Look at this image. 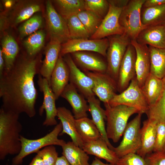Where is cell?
I'll use <instances>...</instances> for the list:
<instances>
[{
    "mask_svg": "<svg viewBox=\"0 0 165 165\" xmlns=\"http://www.w3.org/2000/svg\"><path fill=\"white\" fill-rule=\"evenodd\" d=\"M40 60L27 53L17 57L12 68L4 72L0 76L1 108L19 115L25 113L30 118L35 116L38 93L34 78L40 74Z\"/></svg>",
    "mask_w": 165,
    "mask_h": 165,
    "instance_id": "6da1fadb",
    "label": "cell"
},
{
    "mask_svg": "<svg viewBox=\"0 0 165 165\" xmlns=\"http://www.w3.org/2000/svg\"><path fill=\"white\" fill-rule=\"evenodd\" d=\"M20 115L0 109V159L9 155L18 154L21 150L20 140L22 126Z\"/></svg>",
    "mask_w": 165,
    "mask_h": 165,
    "instance_id": "7a4b0ae2",
    "label": "cell"
},
{
    "mask_svg": "<svg viewBox=\"0 0 165 165\" xmlns=\"http://www.w3.org/2000/svg\"><path fill=\"white\" fill-rule=\"evenodd\" d=\"M107 120L106 131L108 138L117 142L123 135L129 118L135 113H139L135 108L120 105L111 106L104 105Z\"/></svg>",
    "mask_w": 165,
    "mask_h": 165,
    "instance_id": "3957f363",
    "label": "cell"
},
{
    "mask_svg": "<svg viewBox=\"0 0 165 165\" xmlns=\"http://www.w3.org/2000/svg\"><path fill=\"white\" fill-rule=\"evenodd\" d=\"M62 130V125L60 122L52 131L40 138L29 139L21 135L20 138L21 150L19 153L13 158L12 165L21 164L24 157L32 153H36L41 149L47 146L50 145L63 146L66 142L58 138Z\"/></svg>",
    "mask_w": 165,
    "mask_h": 165,
    "instance_id": "277c9868",
    "label": "cell"
},
{
    "mask_svg": "<svg viewBox=\"0 0 165 165\" xmlns=\"http://www.w3.org/2000/svg\"><path fill=\"white\" fill-rule=\"evenodd\" d=\"M107 38L109 46L106 57L107 65L106 73L117 83L120 65L131 40L125 33Z\"/></svg>",
    "mask_w": 165,
    "mask_h": 165,
    "instance_id": "5b68a950",
    "label": "cell"
},
{
    "mask_svg": "<svg viewBox=\"0 0 165 165\" xmlns=\"http://www.w3.org/2000/svg\"><path fill=\"white\" fill-rule=\"evenodd\" d=\"M145 0H130L121 12L119 22L124 33L131 40H136L138 35L147 26L141 21V13Z\"/></svg>",
    "mask_w": 165,
    "mask_h": 165,
    "instance_id": "8992f818",
    "label": "cell"
},
{
    "mask_svg": "<svg viewBox=\"0 0 165 165\" xmlns=\"http://www.w3.org/2000/svg\"><path fill=\"white\" fill-rule=\"evenodd\" d=\"M111 106L123 105L137 109L142 114L146 113L149 105L136 79L134 78L128 87L119 94H116L109 101Z\"/></svg>",
    "mask_w": 165,
    "mask_h": 165,
    "instance_id": "52a82bcc",
    "label": "cell"
},
{
    "mask_svg": "<svg viewBox=\"0 0 165 165\" xmlns=\"http://www.w3.org/2000/svg\"><path fill=\"white\" fill-rule=\"evenodd\" d=\"M142 114L139 113L128 123L119 145L114 151L119 158L128 154L137 153L141 145V123Z\"/></svg>",
    "mask_w": 165,
    "mask_h": 165,
    "instance_id": "ba28073f",
    "label": "cell"
},
{
    "mask_svg": "<svg viewBox=\"0 0 165 165\" xmlns=\"http://www.w3.org/2000/svg\"><path fill=\"white\" fill-rule=\"evenodd\" d=\"M46 20L50 42L62 44L70 39L67 21L57 11L51 1H46Z\"/></svg>",
    "mask_w": 165,
    "mask_h": 165,
    "instance_id": "9c48e42d",
    "label": "cell"
},
{
    "mask_svg": "<svg viewBox=\"0 0 165 165\" xmlns=\"http://www.w3.org/2000/svg\"><path fill=\"white\" fill-rule=\"evenodd\" d=\"M109 46L108 38L91 39L88 38L69 39L61 44L60 56L79 51H91L106 57Z\"/></svg>",
    "mask_w": 165,
    "mask_h": 165,
    "instance_id": "30bf717a",
    "label": "cell"
},
{
    "mask_svg": "<svg viewBox=\"0 0 165 165\" xmlns=\"http://www.w3.org/2000/svg\"><path fill=\"white\" fill-rule=\"evenodd\" d=\"M84 73L92 79L94 86L93 91L104 105L108 104L116 94L117 83L106 73H101L89 71Z\"/></svg>",
    "mask_w": 165,
    "mask_h": 165,
    "instance_id": "8fae6325",
    "label": "cell"
},
{
    "mask_svg": "<svg viewBox=\"0 0 165 165\" xmlns=\"http://www.w3.org/2000/svg\"><path fill=\"white\" fill-rule=\"evenodd\" d=\"M37 82L40 90L43 95V103L39 110V115L42 116L44 110L46 114L43 125L46 126H56L57 123L56 119L57 108L56 106L55 96L47 79L40 74L38 75Z\"/></svg>",
    "mask_w": 165,
    "mask_h": 165,
    "instance_id": "7c38bea8",
    "label": "cell"
},
{
    "mask_svg": "<svg viewBox=\"0 0 165 165\" xmlns=\"http://www.w3.org/2000/svg\"><path fill=\"white\" fill-rule=\"evenodd\" d=\"M109 4L108 13L103 19L97 31L90 36V39H101L111 35H122L124 33V29L119 22V17L123 8Z\"/></svg>",
    "mask_w": 165,
    "mask_h": 165,
    "instance_id": "4fadbf2b",
    "label": "cell"
},
{
    "mask_svg": "<svg viewBox=\"0 0 165 165\" xmlns=\"http://www.w3.org/2000/svg\"><path fill=\"white\" fill-rule=\"evenodd\" d=\"M42 4L38 1H20L16 2L6 17L8 26L14 27L25 21L35 13L42 9Z\"/></svg>",
    "mask_w": 165,
    "mask_h": 165,
    "instance_id": "5bb4252c",
    "label": "cell"
},
{
    "mask_svg": "<svg viewBox=\"0 0 165 165\" xmlns=\"http://www.w3.org/2000/svg\"><path fill=\"white\" fill-rule=\"evenodd\" d=\"M135 49L130 43L128 46L119 68L117 82L118 91L120 93L125 90L131 81L136 77Z\"/></svg>",
    "mask_w": 165,
    "mask_h": 165,
    "instance_id": "9a60e30c",
    "label": "cell"
},
{
    "mask_svg": "<svg viewBox=\"0 0 165 165\" xmlns=\"http://www.w3.org/2000/svg\"><path fill=\"white\" fill-rule=\"evenodd\" d=\"M64 56L69 70L70 83L86 99L95 95L93 91L94 84L91 79L80 70L69 54Z\"/></svg>",
    "mask_w": 165,
    "mask_h": 165,
    "instance_id": "2e32d148",
    "label": "cell"
},
{
    "mask_svg": "<svg viewBox=\"0 0 165 165\" xmlns=\"http://www.w3.org/2000/svg\"><path fill=\"white\" fill-rule=\"evenodd\" d=\"M131 44L134 47L136 52V77L138 85L141 88L150 73L149 48L147 45L139 43L135 40H131Z\"/></svg>",
    "mask_w": 165,
    "mask_h": 165,
    "instance_id": "e0dca14e",
    "label": "cell"
},
{
    "mask_svg": "<svg viewBox=\"0 0 165 165\" xmlns=\"http://www.w3.org/2000/svg\"><path fill=\"white\" fill-rule=\"evenodd\" d=\"M61 96L70 105L76 119L87 117V112L89 111V105L84 96L78 92L77 89L70 82L68 84Z\"/></svg>",
    "mask_w": 165,
    "mask_h": 165,
    "instance_id": "ac0fdd59",
    "label": "cell"
},
{
    "mask_svg": "<svg viewBox=\"0 0 165 165\" xmlns=\"http://www.w3.org/2000/svg\"><path fill=\"white\" fill-rule=\"evenodd\" d=\"M70 72L62 57L60 55L51 74L50 86L56 100L58 99L69 83Z\"/></svg>",
    "mask_w": 165,
    "mask_h": 165,
    "instance_id": "d6986e66",
    "label": "cell"
},
{
    "mask_svg": "<svg viewBox=\"0 0 165 165\" xmlns=\"http://www.w3.org/2000/svg\"><path fill=\"white\" fill-rule=\"evenodd\" d=\"M71 54L74 62L84 72L106 73L107 63L99 56L86 51L76 52Z\"/></svg>",
    "mask_w": 165,
    "mask_h": 165,
    "instance_id": "ffe728a7",
    "label": "cell"
},
{
    "mask_svg": "<svg viewBox=\"0 0 165 165\" xmlns=\"http://www.w3.org/2000/svg\"><path fill=\"white\" fill-rule=\"evenodd\" d=\"M57 116L60 120L62 127V131L59 135L64 134L68 135L75 145L82 149L84 142L77 131L76 119L71 112L65 107H58Z\"/></svg>",
    "mask_w": 165,
    "mask_h": 165,
    "instance_id": "44dd1931",
    "label": "cell"
},
{
    "mask_svg": "<svg viewBox=\"0 0 165 165\" xmlns=\"http://www.w3.org/2000/svg\"><path fill=\"white\" fill-rule=\"evenodd\" d=\"M137 42L159 49H165V26H147L138 35Z\"/></svg>",
    "mask_w": 165,
    "mask_h": 165,
    "instance_id": "7402d4cb",
    "label": "cell"
},
{
    "mask_svg": "<svg viewBox=\"0 0 165 165\" xmlns=\"http://www.w3.org/2000/svg\"><path fill=\"white\" fill-rule=\"evenodd\" d=\"M87 99L89 106V111L92 116V120L99 130L102 138L109 148L114 151L115 147L110 143L106 133L105 121L106 119L105 110L101 107L100 100L96 98L94 95L89 97Z\"/></svg>",
    "mask_w": 165,
    "mask_h": 165,
    "instance_id": "603a6c76",
    "label": "cell"
},
{
    "mask_svg": "<svg viewBox=\"0 0 165 165\" xmlns=\"http://www.w3.org/2000/svg\"><path fill=\"white\" fill-rule=\"evenodd\" d=\"M82 149L88 154L104 159L114 165H116L119 159L115 152L109 148L101 138L84 143Z\"/></svg>",
    "mask_w": 165,
    "mask_h": 165,
    "instance_id": "cb8c5ba5",
    "label": "cell"
},
{
    "mask_svg": "<svg viewBox=\"0 0 165 165\" xmlns=\"http://www.w3.org/2000/svg\"><path fill=\"white\" fill-rule=\"evenodd\" d=\"M157 123L148 119L143 122L141 128V145L137 154L145 158L152 152L155 143Z\"/></svg>",
    "mask_w": 165,
    "mask_h": 165,
    "instance_id": "d4e9b609",
    "label": "cell"
},
{
    "mask_svg": "<svg viewBox=\"0 0 165 165\" xmlns=\"http://www.w3.org/2000/svg\"><path fill=\"white\" fill-rule=\"evenodd\" d=\"M61 44L50 41L45 49V57L41 64L39 74L47 79L50 85L51 74L60 55Z\"/></svg>",
    "mask_w": 165,
    "mask_h": 165,
    "instance_id": "484cf974",
    "label": "cell"
},
{
    "mask_svg": "<svg viewBox=\"0 0 165 165\" xmlns=\"http://www.w3.org/2000/svg\"><path fill=\"white\" fill-rule=\"evenodd\" d=\"M149 106L153 105L161 94L163 88V79L150 73L141 88Z\"/></svg>",
    "mask_w": 165,
    "mask_h": 165,
    "instance_id": "4316f807",
    "label": "cell"
},
{
    "mask_svg": "<svg viewBox=\"0 0 165 165\" xmlns=\"http://www.w3.org/2000/svg\"><path fill=\"white\" fill-rule=\"evenodd\" d=\"M62 156L70 165H90L88 154L82 148L69 141L62 147Z\"/></svg>",
    "mask_w": 165,
    "mask_h": 165,
    "instance_id": "83f0119b",
    "label": "cell"
},
{
    "mask_svg": "<svg viewBox=\"0 0 165 165\" xmlns=\"http://www.w3.org/2000/svg\"><path fill=\"white\" fill-rule=\"evenodd\" d=\"M141 20L142 24L146 26H165V4L149 8L142 7Z\"/></svg>",
    "mask_w": 165,
    "mask_h": 165,
    "instance_id": "f1b7e54d",
    "label": "cell"
},
{
    "mask_svg": "<svg viewBox=\"0 0 165 165\" xmlns=\"http://www.w3.org/2000/svg\"><path fill=\"white\" fill-rule=\"evenodd\" d=\"M56 10L64 19L85 10L84 0H55L52 1Z\"/></svg>",
    "mask_w": 165,
    "mask_h": 165,
    "instance_id": "f546056e",
    "label": "cell"
},
{
    "mask_svg": "<svg viewBox=\"0 0 165 165\" xmlns=\"http://www.w3.org/2000/svg\"><path fill=\"white\" fill-rule=\"evenodd\" d=\"M1 44L5 63L4 72L7 71L13 66L18 56L19 48L14 38L10 35H6L3 37Z\"/></svg>",
    "mask_w": 165,
    "mask_h": 165,
    "instance_id": "4dcf8cb0",
    "label": "cell"
},
{
    "mask_svg": "<svg viewBox=\"0 0 165 165\" xmlns=\"http://www.w3.org/2000/svg\"><path fill=\"white\" fill-rule=\"evenodd\" d=\"M75 125L77 131L84 143L101 138L92 119L87 117L76 119Z\"/></svg>",
    "mask_w": 165,
    "mask_h": 165,
    "instance_id": "1f68e13d",
    "label": "cell"
},
{
    "mask_svg": "<svg viewBox=\"0 0 165 165\" xmlns=\"http://www.w3.org/2000/svg\"><path fill=\"white\" fill-rule=\"evenodd\" d=\"M148 47L151 61L150 72L163 79L165 77V49Z\"/></svg>",
    "mask_w": 165,
    "mask_h": 165,
    "instance_id": "d6a6232c",
    "label": "cell"
},
{
    "mask_svg": "<svg viewBox=\"0 0 165 165\" xmlns=\"http://www.w3.org/2000/svg\"><path fill=\"white\" fill-rule=\"evenodd\" d=\"M163 91L155 102L150 106L146 114L148 119L156 123H165V77L163 79Z\"/></svg>",
    "mask_w": 165,
    "mask_h": 165,
    "instance_id": "836d02e7",
    "label": "cell"
},
{
    "mask_svg": "<svg viewBox=\"0 0 165 165\" xmlns=\"http://www.w3.org/2000/svg\"><path fill=\"white\" fill-rule=\"evenodd\" d=\"M46 35L42 30H39L28 36L25 39L23 44L29 56H36L44 46Z\"/></svg>",
    "mask_w": 165,
    "mask_h": 165,
    "instance_id": "e575fe53",
    "label": "cell"
},
{
    "mask_svg": "<svg viewBox=\"0 0 165 165\" xmlns=\"http://www.w3.org/2000/svg\"><path fill=\"white\" fill-rule=\"evenodd\" d=\"M76 15L91 36L97 31L103 19L93 12L86 10Z\"/></svg>",
    "mask_w": 165,
    "mask_h": 165,
    "instance_id": "d590c367",
    "label": "cell"
},
{
    "mask_svg": "<svg viewBox=\"0 0 165 165\" xmlns=\"http://www.w3.org/2000/svg\"><path fill=\"white\" fill-rule=\"evenodd\" d=\"M70 39L88 38L91 35L77 15L67 20Z\"/></svg>",
    "mask_w": 165,
    "mask_h": 165,
    "instance_id": "8d00e7d4",
    "label": "cell"
},
{
    "mask_svg": "<svg viewBox=\"0 0 165 165\" xmlns=\"http://www.w3.org/2000/svg\"><path fill=\"white\" fill-rule=\"evenodd\" d=\"M43 21L42 16L38 14L33 15L25 21L19 28L20 38L22 39L38 31L42 26Z\"/></svg>",
    "mask_w": 165,
    "mask_h": 165,
    "instance_id": "74e56055",
    "label": "cell"
},
{
    "mask_svg": "<svg viewBox=\"0 0 165 165\" xmlns=\"http://www.w3.org/2000/svg\"><path fill=\"white\" fill-rule=\"evenodd\" d=\"M85 9L94 13L103 19L109 8L108 0H85Z\"/></svg>",
    "mask_w": 165,
    "mask_h": 165,
    "instance_id": "f35d334b",
    "label": "cell"
},
{
    "mask_svg": "<svg viewBox=\"0 0 165 165\" xmlns=\"http://www.w3.org/2000/svg\"><path fill=\"white\" fill-rule=\"evenodd\" d=\"M36 153L41 158L44 165H55L58 157V153L53 145L45 147Z\"/></svg>",
    "mask_w": 165,
    "mask_h": 165,
    "instance_id": "ab89813d",
    "label": "cell"
},
{
    "mask_svg": "<svg viewBox=\"0 0 165 165\" xmlns=\"http://www.w3.org/2000/svg\"><path fill=\"white\" fill-rule=\"evenodd\" d=\"M116 165H147L145 159L137 153H130L119 158Z\"/></svg>",
    "mask_w": 165,
    "mask_h": 165,
    "instance_id": "60d3db41",
    "label": "cell"
},
{
    "mask_svg": "<svg viewBox=\"0 0 165 165\" xmlns=\"http://www.w3.org/2000/svg\"><path fill=\"white\" fill-rule=\"evenodd\" d=\"M165 145V123H157L155 143L153 152H163Z\"/></svg>",
    "mask_w": 165,
    "mask_h": 165,
    "instance_id": "b9f144b4",
    "label": "cell"
},
{
    "mask_svg": "<svg viewBox=\"0 0 165 165\" xmlns=\"http://www.w3.org/2000/svg\"><path fill=\"white\" fill-rule=\"evenodd\" d=\"M147 165H165V153L153 152L145 158Z\"/></svg>",
    "mask_w": 165,
    "mask_h": 165,
    "instance_id": "7bdbcfd3",
    "label": "cell"
},
{
    "mask_svg": "<svg viewBox=\"0 0 165 165\" xmlns=\"http://www.w3.org/2000/svg\"><path fill=\"white\" fill-rule=\"evenodd\" d=\"M165 4V0H145L142 7L147 8Z\"/></svg>",
    "mask_w": 165,
    "mask_h": 165,
    "instance_id": "ee69618b",
    "label": "cell"
},
{
    "mask_svg": "<svg viewBox=\"0 0 165 165\" xmlns=\"http://www.w3.org/2000/svg\"><path fill=\"white\" fill-rule=\"evenodd\" d=\"M109 3L116 6L123 8L128 3L129 0H108Z\"/></svg>",
    "mask_w": 165,
    "mask_h": 165,
    "instance_id": "f6af8a7d",
    "label": "cell"
},
{
    "mask_svg": "<svg viewBox=\"0 0 165 165\" xmlns=\"http://www.w3.org/2000/svg\"><path fill=\"white\" fill-rule=\"evenodd\" d=\"M55 165H70L65 157L63 156L57 158Z\"/></svg>",
    "mask_w": 165,
    "mask_h": 165,
    "instance_id": "bcb514c9",
    "label": "cell"
},
{
    "mask_svg": "<svg viewBox=\"0 0 165 165\" xmlns=\"http://www.w3.org/2000/svg\"><path fill=\"white\" fill-rule=\"evenodd\" d=\"M29 165H44V164L41 157L38 155L37 154Z\"/></svg>",
    "mask_w": 165,
    "mask_h": 165,
    "instance_id": "7dc6e473",
    "label": "cell"
},
{
    "mask_svg": "<svg viewBox=\"0 0 165 165\" xmlns=\"http://www.w3.org/2000/svg\"><path fill=\"white\" fill-rule=\"evenodd\" d=\"M5 63L1 48L0 49V76H1L4 71Z\"/></svg>",
    "mask_w": 165,
    "mask_h": 165,
    "instance_id": "c3c4849f",
    "label": "cell"
},
{
    "mask_svg": "<svg viewBox=\"0 0 165 165\" xmlns=\"http://www.w3.org/2000/svg\"><path fill=\"white\" fill-rule=\"evenodd\" d=\"M16 3L15 2L12 0H5L3 1L4 6L6 9H12Z\"/></svg>",
    "mask_w": 165,
    "mask_h": 165,
    "instance_id": "681fc988",
    "label": "cell"
},
{
    "mask_svg": "<svg viewBox=\"0 0 165 165\" xmlns=\"http://www.w3.org/2000/svg\"><path fill=\"white\" fill-rule=\"evenodd\" d=\"M90 165H114L109 163H105L101 162L98 158L95 157Z\"/></svg>",
    "mask_w": 165,
    "mask_h": 165,
    "instance_id": "f907efd6",
    "label": "cell"
},
{
    "mask_svg": "<svg viewBox=\"0 0 165 165\" xmlns=\"http://www.w3.org/2000/svg\"><path fill=\"white\" fill-rule=\"evenodd\" d=\"M163 152L165 153V145L164 146Z\"/></svg>",
    "mask_w": 165,
    "mask_h": 165,
    "instance_id": "816d5d0a",
    "label": "cell"
},
{
    "mask_svg": "<svg viewBox=\"0 0 165 165\" xmlns=\"http://www.w3.org/2000/svg\"><path fill=\"white\" fill-rule=\"evenodd\" d=\"M6 165H9L7 163Z\"/></svg>",
    "mask_w": 165,
    "mask_h": 165,
    "instance_id": "f5cc1de1",
    "label": "cell"
}]
</instances>
